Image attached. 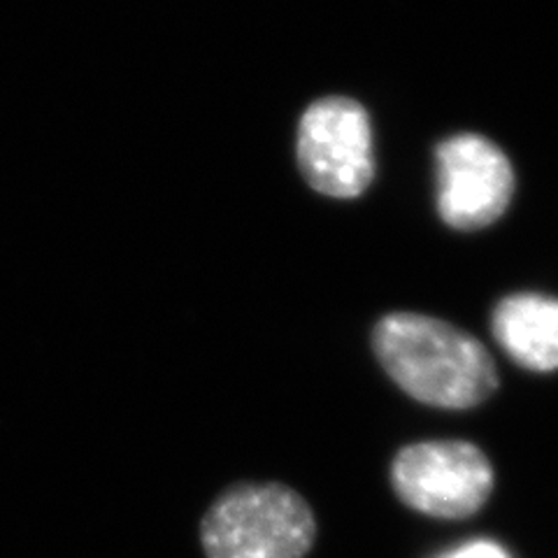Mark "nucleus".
Listing matches in <instances>:
<instances>
[{"mask_svg": "<svg viewBox=\"0 0 558 558\" xmlns=\"http://www.w3.org/2000/svg\"><path fill=\"white\" fill-rule=\"evenodd\" d=\"M438 209L445 223L477 231L502 217L514 191V172L498 145L475 133L453 135L438 147Z\"/></svg>", "mask_w": 558, "mask_h": 558, "instance_id": "nucleus-5", "label": "nucleus"}, {"mask_svg": "<svg viewBox=\"0 0 558 558\" xmlns=\"http://www.w3.org/2000/svg\"><path fill=\"white\" fill-rule=\"evenodd\" d=\"M391 480L408 508L438 519H465L492 496L494 470L475 445L438 440L400 451Z\"/></svg>", "mask_w": 558, "mask_h": 558, "instance_id": "nucleus-3", "label": "nucleus"}, {"mask_svg": "<svg viewBox=\"0 0 558 558\" xmlns=\"http://www.w3.org/2000/svg\"><path fill=\"white\" fill-rule=\"evenodd\" d=\"M494 336L512 361L533 373L558 371V299L514 293L494 312Z\"/></svg>", "mask_w": 558, "mask_h": 558, "instance_id": "nucleus-6", "label": "nucleus"}, {"mask_svg": "<svg viewBox=\"0 0 558 558\" xmlns=\"http://www.w3.org/2000/svg\"><path fill=\"white\" fill-rule=\"evenodd\" d=\"M440 558H510V554L500 545L488 543V539H475V543L461 545L457 549L442 554Z\"/></svg>", "mask_w": 558, "mask_h": 558, "instance_id": "nucleus-7", "label": "nucleus"}, {"mask_svg": "<svg viewBox=\"0 0 558 558\" xmlns=\"http://www.w3.org/2000/svg\"><path fill=\"white\" fill-rule=\"evenodd\" d=\"M317 539V521L284 484H235L201 519L205 558H303Z\"/></svg>", "mask_w": 558, "mask_h": 558, "instance_id": "nucleus-2", "label": "nucleus"}, {"mask_svg": "<svg viewBox=\"0 0 558 558\" xmlns=\"http://www.w3.org/2000/svg\"><path fill=\"white\" fill-rule=\"evenodd\" d=\"M299 163L319 194L361 196L375 172L373 129L363 105L342 96L312 102L299 126Z\"/></svg>", "mask_w": 558, "mask_h": 558, "instance_id": "nucleus-4", "label": "nucleus"}, {"mask_svg": "<svg viewBox=\"0 0 558 558\" xmlns=\"http://www.w3.org/2000/svg\"><path fill=\"white\" fill-rule=\"evenodd\" d=\"M373 344L384 371L418 403L468 410L498 387L496 363L484 344L442 319L389 314L377 324Z\"/></svg>", "mask_w": 558, "mask_h": 558, "instance_id": "nucleus-1", "label": "nucleus"}]
</instances>
